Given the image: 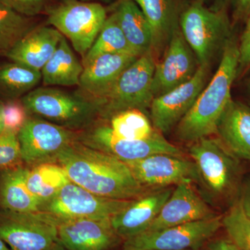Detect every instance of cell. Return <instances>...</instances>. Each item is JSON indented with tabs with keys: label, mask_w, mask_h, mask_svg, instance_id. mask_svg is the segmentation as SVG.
I'll use <instances>...</instances> for the list:
<instances>
[{
	"label": "cell",
	"mask_w": 250,
	"mask_h": 250,
	"mask_svg": "<svg viewBox=\"0 0 250 250\" xmlns=\"http://www.w3.org/2000/svg\"><path fill=\"white\" fill-rule=\"evenodd\" d=\"M55 163L72 182L99 196L136 200L146 193L129 166L114 156L74 141L57 154Z\"/></svg>",
	"instance_id": "cell-1"
},
{
	"label": "cell",
	"mask_w": 250,
	"mask_h": 250,
	"mask_svg": "<svg viewBox=\"0 0 250 250\" xmlns=\"http://www.w3.org/2000/svg\"><path fill=\"white\" fill-rule=\"evenodd\" d=\"M238 43L232 36L224 49L213 78L175 126L177 139L192 143L215 134L223 112L232 100L231 86L238 75Z\"/></svg>",
	"instance_id": "cell-2"
},
{
	"label": "cell",
	"mask_w": 250,
	"mask_h": 250,
	"mask_svg": "<svg viewBox=\"0 0 250 250\" xmlns=\"http://www.w3.org/2000/svg\"><path fill=\"white\" fill-rule=\"evenodd\" d=\"M21 100L29 116L72 131H83L101 118L98 100L82 91L42 87L31 90Z\"/></svg>",
	"instance_id": "cell-3"
},
{
	"label": "cell",
	"mask_w": 250,
	"mask_h": 250,
	"mask_svg": "<svg viewBox=\"0 0 250 250\" xmlns=\"http://www.w3.org/2000/svg\"><path fill=\"white\" fill-rule=\"evenodd\" d=\"M179 27L199 65H210L232 37L228 11H214L197 1L182 11Z\"/></svg>",
	"instance_id": "cell-4"
},
{
	"label": "cell",
	"mask_w": 250,
	"mask_h": 250,
	"mask_svg": "<svg viewBox=\"0 0 250 250\" xmlns=\"http://www.w3.org/2000/svg\"><path fill=\"white\" fill-rule=\"evenodd\" d=\"M188 152L198 170L200 184L213 197L229 200L241 191L240 159L218 138L208 136L192 143Z\"/></svg>",
	"instance_id": "cell-5"
},
{
	"label": "cell",
	"mask_w": 250,
	"mask_h": 250,
	"mask_svg": "<svg viewBox=\"0 0 250 250\" xmlns=\"http://www.w3.org/2000/svg\"><path fill=\"white\" fill-rule=\"evenodd\" d=\"M152 51L140 56L117 80L103 98L98 99L100 117H111L129 109H149L154 96L152 83L156 65Z\"/></svg>",
	"instance_id": "cell-6"
},
{
	"label": "cell",
	"mask_w": 250,
	"mask_h": 250,
	"mask_svg": "<svg viewBox=\"0 0 250 250\" xmlns=\"http://www.w3.org/2000/svg\"><path fill=\"white\" fill-rule=\"evenodd\" d=\"M106 18V9L99 2L64 0L49 10L47 24L67 38L83 59L96 40Z\"/></svg>",
	"instance_id": "cell-7"
},
{
	"label": "cell",
	"mask_w": 250,
	"mask_h": 250,
	"mask_svg": "<svg viewBox=\"0 0 250 250\" xmlns=\"http://www.w3.org/2000/svg\"><path fill=\"white\" fill-rule=\"evenodd\" d=\"M59 221L43 212L0 211V238L12 250H65L59 241Z\"/></svg>",
	"instance_id": "cell-8"
},
{
	"label": "cell",
	"mask_w": 250,
	"mask_h": 250,
	"mask_svg": "<svg viewBox=\"0 0 250 250\" xmlns=\"http://www.w3.org/2000/svg\"><path fill=\"white\" fill-rule=\"evenodd\" d=\"M79 141L90 147L114 156L123 162L131 163L159 154L183 156L181 149L169 142L156 130L148 139L126 140L113 134L109 125L95 123L80 131Z\"/></svg>",
	"instance_id": "cell-9"
},
{
	"label": "cell",
	"mask_w": 250,
	"mask_h": 250,
	"mask_svg": "<svg viewBox=\"0 0 250 250\" xmlns=\"http://www.w3.org/2000/svg\"><path fill=\"white\" fill-rule=\"evenodd\" d=\"M134 200L99 196L70 182L50 201L42 205L41 211L57 219L59 223L76 219L111 220Z\"/></svg>",
	"instance_id": "cell-10"
},
{
	"label": "cell",
	"mask_w": 250,
	"mask_h": 250,
	"mask_svg": "<svg viewBox=\"0 0 250 250\" xmlns=\"http://www.w3.org/2000/svg\"><path fill=\"white\" fill-rule=\"evenodd\" d=\"M223 215L154 231L126 239L122 250H197L223 227Z\"/></svg>",
	"instance_id": "cell-11"
},
{
	"label": "cell",
	"mask_w": 250,
	"mask_h": 250,
	"mask_svg": "<svg viewBox=\"0 0 250 250\" xmlns=\"http://www.w3.org/2000/svg\"><path fill=\"white\" fill-rule=\"evenodd\" d=\"M80 133L37 117H29L18 134L22 163L28 167L55 163L57 154L78 140Z\"/></svg>",
	"instance_id": "cell-12"
},
{
	"label": "cell",
	"mask_w": 250,
	"mask_h": 250,
	"mask_svg": "<svg viewBox=\"0 0 250 250\" xmlns=\"http://www.w3.org/2000/svg\"><path fill=\"white\" fill-rule=\"evenodd\" d=\"M209 67L210 65H199L190 80L153 99L149 111L154 129L164 135L177 126L205 88Z\"/></svg>",
	"instance_id": "cell-13"
},
{
	"label": "cell",
	"mask_w": 250,
	"mask_h": 250,
	"mask_svg": "<svg viewBox=\"0 0 250 250\" xmlns=\"http://www.w3.org/2000/svg\"><path fill=\"white\" fill-rule=\"evenodd\" d=\"M126 164L136 180L146 188H162L183 182L200 183L195 163L184 156L154 154Z\"/></svg>",
	"instance_id": "cell-14"
},
{
	"label": "cell",
	"mask_w": 250,
	"mask_h": 250,
	"mask_svg": "<svg viewBox=\"0 0 250 250\" xmlns=\"http://www.w3.org/2000/svg\"><path fill=\"white\" fill-rule=\"evenodd\" d=\"M198 67L196 57L179 28L170 38L161 60L156 62L152 83L154 98L190 80Z\"/></svg>",
	"instance_id": "cell-15"
},
{
	"label": "cell",
	"mask_w": 250,
	"mask_h": 250,
	"mask_svg": "<svg viewBox=\"0 0 250 250\" xmlns=\"http://www.w3.org/2000/svg\"><path fill=\"white\" fill-rule=\"evenodd\" d=\"M216 215L195 191L192 183L183 182L173 189L159 214L145 231H158Z\"/></svg>",
	"instance_id": "cell-16"
},
{
	"label": "cell",
	"mask_w": 250,
	"mask_h": 250,
	"mask_svg": "<svg viewBox=\"0 0 250 250\" xmlns=\"http://www.w3.org/2000/svg\"><path fill=\"white\" fill-rule=\"evenodd\" d=\"M58 233L65 250H109L122 240L112 228L111 220H65L59 223Z\"/></svg>",
	"instance_id": "cell-17"
},
{
	"label": "cell",
	"mask_w": 250,
	"mask_h": 250,
	"mask_svg": "<svg viewBox=\"0 0 250 250\" xmlns=\"http://www.w3.org/2000/svg\"><path fill=\"white\" fill-rule=\"evenodd\" d=\"M173 189L162 188L136 199L111 218L112 228L123 241L144 232L160 213Z\"/></svg>",
	"instance_id": "cell-18"
},
{
	"label": "cell",
	"mask_w": 250,
	"mask_h": 250,
	"mask_svg": "<svg viewBox=\"0 0 250 250\" xmlns=\"http://www.w3.org/2000/svg\"><path fill=\"white\" fill-rule=\"evenodd\" d=\"M139 57L125 54L100 56L83 67L79 85L81 91L96 100L103 98L121 74Z\"/></svg>",
	"instance_id": "cell-19"
},
{
	"label": "cell",
	"mask_w": 250,
	"mask_h": 250,
	"mask_svg": "<svg viewBox=\"0 0 250 250\" xmlns=\"http://www.w3.org/2000/svg\"><path fill=\"white\" fill-rule=\"evenodd\" d=\"M63 36L49 26L34 27L5 57L12 62L41 71L53 55Z\"/></svg>",
	"instance_id": "cell-20"
},
{
	"label": "cell",
	"mask_w": 250,
	"mask_h": 250,
	"mask_svg": "<svg viewBox=\"0 0 250 250\" xmlns=\"http://www.w3.org/2000/svg\"><path fill=\"white\" fill-rule=\"evenodd\" d=\"M215 134L240 160L250 162V107L231 100L223 112Z\"/></svg>",
	"instance_id": "cell-21"
},
{
	"label": "cell",
	"mask_w": 250,
	"mask_h": 250,
	"mask_svg": "<svg viewBox=\"0 0 250 250\" xmlns=\"http://www.w3.org/2000/svg\"><path fill=\"white\" fill-rule=\"evenodd\" d=\"M146 16L152 34V51L156 58L165 49L172 34L179 29L178 0H134Z\"/></svg>",
	"instance_id": "cell-22"
},
{
	"label": "cell",
	"mask_w": 250,
	"mask_h": 250,
	"mask_svg": "<svg viewBox=\"0 0 250 250\" xmlns=\"http://www.w3.org/2000/svg\"><path fill=\"white\" fill-rule=\"evenodd\" d=\"M28 167L20 165L0 171V208L14 213L41 212L42 204L28 189Z\"/></svg>",
	"instance_id": "cell-23"
},
{
	"label": "cell",
	"mask_w": 250,
	"mask_h": 250,
	"mask_svg": "<svg viewBox=\"0 0 250 250\" xmlns=\"http://www.w3.org/2000/svg\"><path fill=\"white\" fill-rule=\"evenodd\" d=\"M113 13L126 40L138 56L152 51L150 26L134 0H118Z\"/></svg>",
	"instance_id": "cell-24"
},
{
	"label": "cell",
	"mask_w": 250,
	"mask_h": 250,
	"mask_svg": "<svg viewBox=\"0 0 250 250\" xmlns=\"http://www.w3.org/2000/svg\"><path fill=\"white\" fill-rule=\"evenodd\" d=\"M83 70L82 62L63 36L53 55L41 70L42 82L45 86L79 85Z\"/></svg>",
	"instance_id": "cell-25"
},
{
	"label": "cell",
	"mask_w": 250,
	"mask_h": 250,
	"mask_svg": "<svg viewBox=\"0 0 250 250\" xmlns=\"http://www.w3.org/2000/svg\"><path fill=\"white\" fill-rule=\"evenodd\" d=\"M70 182L65 169L58 163H43L28 167V189L42 205L50 201Z\"/></svg>",
	"instance_id": "cell-26"
},
{
	"label": "cell",
	"mask_w": 250,
	"mask_h": 250,
	"mask_svg": "<svg viewBox=\"0 0 250 250\" xmlns=\"http://www.w3.org/2000/svg\"><path fill=\"white\" fill-rule=\"evenodd\" d=\"M41 71L11 62L0 65V96L6 100L22 98L37 88Z\"/></svg>",
	"instance_id": "cell-27"
},
{
	"label": "cell",
	"mask_w": 250,
	"mask_h": 250,
	"mask_svg": "<svg viewBox=\"0 0 250 250\" xmlns=\"http://www.w3.org/2000/svg\"><path fill=\"white\" fill-rule=\"evenodd\" d=\"M110 54H132L139 57L126 40L113 12L107 16L96 40L82 59V65L84 67L100 56Z\"/></svg>",
	"instance_id": "cell-28"
},
{
	"label": "cell",
	"mask_w": 250,
	"mask_h": 250,
	"mask_svg": "<svg viewBox=\"0 0 250 250\" xmlns=\"http://www.w3.org/2000/svg\"><path fill=\"white\" fill-rule=\"evenodd\" d=\"M109 120L112 131L120 139H146L152 136L156 130L145 112L139 109L120 112Z\"/></svg>",
	"instance_id": "cell-29"
},
{
	"label": "cell",
	"mask_w": 250,
	"mask_h": 250,
	"mask_svg": "<svg viewBox=\"0 0 250 250\" xmlns=\"http://www.w3.org/2000/svg\"><path fill=\"white\" fill-rule=\"evenodd\" d=\"M34 28L29 18L0 2V55L6 56Z\"/></svg>",
	"instance_id": "cell-30"
},
{
	"label": "cell",
	"mask_w": 250,
	"mask_h": 250,
	"mask_svg": "<svg viewBox=\"0 0 250 250\" xmlns=\"http://www.w3.org/2000/svg\"><path fill=\"white\" fill-rule=\"evenodd\" d=\"M223 227L240 250H250V215L243 209L239 200L223 217Z\"/></svg>",
	"instance_id": "cell-31"
},
{
	"label": "cell",
	"mask_w": 250,
	"mask_h": 250,
	"mask_svg": "<svg viewBox=\"0 0 250 250\" xmlns=\"http://www.w3.org/2000/svg\"><path fill=\"white\" fill-rule=\"evenodd\" d=\"M22 163L18 134L4 130L0 134V171L21 165Z\"/></svg>",
	"instance_id": "cell-32"
},
{
	"label": "cell",
	"mask_w": 250,
	"mask_h": 250,
	"mask_svg": "<svg viewBox=\"0 0 250 250\" xmlns=\"http://www.w3.org/2000/svg\"><path fill=\"white\" fill-rule=\"evenodd\" d=\"M29 116L21 99L6 100L2 103L4 130L18 134L27 122Z\"/></svg>",
	"instance_id": "cell-33"
},
{
	"label": "cell",
	"mask_w": 250,
	"mask_h": 250,
	"mask_svg": "<svg viewBox=\"0 0 250 250\" xmlns=\"http://www.w3.org/2000/svg\"><path fill=\"white\" fill-rule=\"evenodd\" d=\"M47 0H0V2L18 14L30 18L40 14L45 8Z\"/></svg>",
	"instance_id": "cell-34"
},
{
	"label": "cell",
	"mask_w": 250,
	"mask_h": 250,
	"mask_svg": "<svg viewBox=\"0 0 250 250\" xmlns=\"http://www.w3.org/2000/svg\"><path fill=\"white\" fill-rule=\"evenodd\" d=\"M239 62L238 75L250 67V14L246 20V25L238 44Z\"/></svg>",
	"instance_id": "cell-35"
},
{
	"label": "cell",
	"mask_w": 250,
	"mask_h": 250,
	"mask_svg": "<svg viewBox=\"0 0 250 250\" xmlns=\"http://www.w3.org/2000/svg\"><path fill=\"white\" fill-rule=\"evenodd\" d=\"M250 14V0H236L233 18L235 21H246Z\"/></svg>",
	"instance_id": "cell-36"
},
{
	"label": "cell",
	"mask_w": 250,
	"mask_h": 250,
	"mask_svg": "<svg viewBox=\"0 0 250 250\" xmlns=\"http://www.w3.org/2000/svg\"><path fill=\"white\" fill-rule=\"evenodd\" d=\"M241 195L239 201L241 202L243 209L248 214L250 215V177L247 179L244 183L242 184Z\"/></svg>",
	"instance_id": "cell-37"
},
{
	"label": "cell",
	"mask_w": 250,
	"mask_h": 250,
	"mask_svg": "<svg viewBox=\"0 0 250 250\" xmlns=\"http://www.w3.org/2000/svg\"><path fill=\"white\" fill-rule=\"evenodd\" d=\"M208 250H241L230 240L217 239L209 242Z\"/></svg>",
	"instance_id": "cell-38"
},
{
	"label": "cell",
	"mask_w": 250,
	"mask_h": 250,
	"mask_svg": "<svg viewBox=\"0 0 250 250\" xmlns=\"http://www.w3.org/2000/svg\"><path fill=\"white\" fill-rule=\"evenodd\" d=\"M236 0H214L210 9L214 11H228L230 6L234 7Z\"/></svg>",
	"instance_id": "cell-39"
},
{
	"label": "cell",
	"mask_w": 250,
	"mask_h": 250,
	"mask_svg": "<svg viewBox=\"0 0 250 250\" xmlns=\"http://www.w3.org/2000/svg\"><path fill=\"white\" fill-rule=\"evenodd\" d=\"M4 126L2 118V103H0V134L4 131Z\"/></svg>",
	"instance_id": "cell-40"
},
{
	"label": "cell",
	"mask_w": 250,
	"mask_h": 250,
	"mask_svg": "<svg viewBox=\"0 0 250 250\" xmlns=\"http://www.w3.org/2000/svg\"><path fill=\"white\" fill-rule=\"evenodd\" d=\"M0 250H12L1 238H0Z\"/></svg>",
	"instance_id": "cell-41"
},
{
	"label": "cell",
	"mask_w": 250,
	"mask_h": 250,
	"mask_svg": "<svg viewBox=\"0 0 250 250\" xmlns=\"http://www.w3.org/2000/svg\"><path fill=\"white\" fill-rule=\"evenodd\" d=\"M78 1H86V2H97V1H103V2H110L111 0H78Z\"/></svg>",
	"instance_id": "cell-42"
},
{
	"label": "cell",
	"mask_w": 250,
	"mask_h": 250,
	"mask_svg": "<svg viewBox=\"0 0 250 250\" xmlns=\"http://www.w3.org/2000/svg\"><path fill=\"white\" fill-rule=\"evenodd\" d=\"M195 1H198V2L202 3V4H205V3L206 1H207V0H195Z\"/></svg>",
	"instance_id": "cell-43"
},
{
	"label": "cell",
	"mask_w": 250,
	"mask_h": 250,
	"mask_svg": "<svg viewBox=\"0 0 250 250\" xmlns=\"http://www.w3.org/2000/svg\"><path fill=\"white\" fill-rule=\"evenodd\" d=\"M249 88H250V82H249Z\"/></svg>",
	"instance_id": "cell-44"
}]
</instances>
